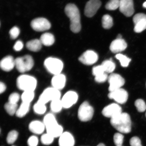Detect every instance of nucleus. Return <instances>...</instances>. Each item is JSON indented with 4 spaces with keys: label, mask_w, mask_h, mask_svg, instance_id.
<instances>
[{
    "label": "nucleus",
    "mask_w": 146,
    "mask_h": 146,
    "mask_svg": "<svg viewBox=\"0 0 146 146\" xmlns=\"http://www.w3.org/2000/svg\"><path fill=\"white\" fill-rule=\"evenodd\" d=\"M15 67L18 72L25 73L32 69L34 65V61L31 56L26 55L15 59Z\"/></svg>",
    "instance_id": "nucleus-6"
},
{
    "label": "nucleus",
    "mask_w": 146,
    "mask_h": 146,
    "mask_svg": "<svg viewBox=\"0 0 146 146\" xmlns=\"http://www.w3.org/2000/svg\"><path fill=\"white\" fill-rule=\"evenodd\" d=\"M20 98L19 94L17 93L14 92L11 94L9 98V101L14 104H17Z\"/></svg>",
    "instance_id": "nucleus-40"
},
{
    "label": "nucleus",
    "mask_w": 146,
    "mask_h": 146,
    "mask_svg": "<svg viewBox=\"0 0 146 146\" xmlns=\"http://www.w3.org/2000/svg\"><path fill=\"white\" fill-rule=\"evenodd\" d=\"M4 108L7 113L11 116L16 114L18 108L17 104L9 102L5 104Z\"/></svg>",
    "instance_id": "nucleus-26"
},
{
    "label": "nucleus",
    "mask_w": 146,
    "mask_h": 146,
    "mask_svg": "<svg viewBox=\"0 0 146 146\" xmlns=\"http://www.w3.org/2000/svg\"><path fill=\"white\" fill-rule=\"evenodd\" d=\"M47 133L54 138L60 137L63 134V128L59 125L54 115L52 113L46 114L43 119Z\"/></svg>",
    "instance_id": "nucleus-3"
},
{
    "label": "nucleus",
    "mask_w": 146,
    "mask_h": 146,
    "mask_svg": "<svg viewBox=\"0 0 146 146\" xmlns=\"http://www.w3.org/2000/svg\"><path fill=\"white\" fill-rule=\"evenodd\" d=\"M134 24V31L137 33L143 31L146 29V15L143 13H138L133 18Z\"/></svg>",
    "instance_id": "nucleus-12"
},
{
    "label": "nucleus",
    "mask_w": 146,
    "mask_h": 146,
    "mask_svg": "<svg viewBox=\"0 0 146 146\" xmlns=\"http://www.w3.org/2000/svg\"><path fill=\"white\" fill-rule=\"evenodd\" d=\"M34 96V91H23L21 96V99L22 100L23 102L30 104L33 100Z\"/></svg>",
    "instance_id": "nucleus-29"
},
{
    "label": "nucleus",
    "mask_w": 146,
    "mask_h": 146,
    "mask_svg": "<svg viewBox=\"0 0 146 146\" xmlns=\"http://www.w3.org/2000/svg\"><path fill=\"white\" fill-rule=\"evenodd\" d=\"M110 123L119 132L128 134L131 131V120L130 116L126 113L121 114L111 118Z\"/></svg>",
    "instance_id": "nucleus-1"
},
{
    "label": "nucleus",
    "mask_w": 146,
    "mask_h": 146,
    "mask_svg": "<svg viewBox=\"0 0 146 146\" xmlns=\"http://www.w3.org/2000/svg\"><path fill=\"white\" fill-rule=\"evenodd\" d=\"M106 73L103 67L101 65L94 67L92 69V74L95 76L100 75Z\"/></svg>",
    "instance_id": "nucleus-38"
},
{
    "label": "nucleus",
    "mask_w": 146,
    "mask_h": 146,
    "mask_svg": "<svg viewBox=\"0 0 146 146\" xmlns=\"http://www.w3.org/2000/svg\"><path fill=\"white\" fill-rule=\"evenodd\" d=\"M120 0H110L106 5L107 10H115L119 8Z\"/></svg>",
    "instance_id": "nucleus-33"
},
{
    "label": "nucleus",
    "mask_w": 146,
    "mask_h": 146,
    "mask_svg": "<svg viewBox=\"0 0 146 146\" xmlns=\"http://www.w3.org/2000/svg\"><path fill=\"white\" fill-rule=\"evenodd\" d=\"M20 33L19 28L17 27H14L11 29L9 34L12 39H15L19 35Z\"/></svg>",
    "instance_id": "nucleus-39"
},
{
    "label": "nucleus",
    "mask_w": 146,
    "mask_h": 146,
    "mask_svg": "<svg viewBox=\"0 0 146 146\" xmlns=\"http://www.w3.org/2000/svg\"><path fill=\"white\" fill-rule=\"evenodd\" d=\"M110 92L121 88L125 83V80L119 74H111L108 78Z\"/></svg>",
    "instance_id": "nucleus-9"
},
{
    "label": "nucleus",
    "mask_w": 146,
    "mask_h": 146,
    "mask_svg": "<svg viewBox=\"0 0 146 146\" xmlns=\"http://www.w3.org/2000/svg\"><path fill=\"white\" fill-rule=\"evenodd\" d=\"M101 65L105 72L109 73L113 72L116 67L115 64L111 60H105L103 62Z\"/></svg>",
    "instance_id": "nucleus-28"
},
{
    "label": "nucleus",
    "mask_w": 146,
    "mask_h": 146,
    "mask_svg": "<svg viewBox=\"0 0 146 146\" xmlns=\"http://www.w3.org/2000/svg\"><path fill=\"white\" fill-rule=\"evenodd\" d=\"M44 66L47 70L54 76L61 74L64 66L61 60L53 57H49L46 59Z\"/></svg>",
    "instance_id": "nucleus-5"
},
{
    "label": "nucleus",
    "mask_w": 146,
    "mask_h": 146,
    "mask_svg": "<svg viewBox=\"0 0 146 146\" xmlns=\"http://www.w3.org/2000/svg\"><path fill=\"white\" fill-rule=\"evenodd\" d=\"M97 146H106L103 143H100Z\"/></svg>",
    "instance_id": "nucleus-47"
},
{
    "label": "nucleus",
    "mask_w": 146,
    "mask_h": 146,
    "mask_svg": "<svg viewBox=\"0 0 146 146\" xmlns=\"http://www.w3.org/2000/svg\"><path fill=\"white\" fill-rule=\"evenodd\" d=\"M29 128L31 132L36 134H42L45 129L43 122L39 120H35L31 122L29 124Z\"/></svg>",
    "instance_id": "nucleus-22"
},
{
    "label": "nucleus",
    "mask_w": 146,
    "mask_h": 146,
    "mask_svg": "<svg viewBox=\"0 0 146 146\" xmlns=\"http://www.w3.org/2000/svg\"><path fill=\"white\" fill-rule=\"evenodd\" d=\"M50 109L54 113H59L63 108L61 100H56L51 102Z\"/></svg>",
    "instance_id": "nucleus-27"
},
{
    "label": "nucleus",
    "mask_w": 146,
    "mask_h": 146,
    "mask_svg": "<svg viewBox=\"0 0 146 146\" xmlns=\"http://www.w3.org/2000/svg\"><path fill=\"white\" fill-rule=\"evenodd\" d=\"M18 133L17 131L13 130L8 133L7 137V141L9 144H12L14 143L17 139Z\"/></svg>",
    "instance_id": "nucleus-34"
},
{
    "label": "nucleus",
    "mask_w": 146,
    "mask_h": 146,
    "mask_svg": "<svg viewBox=\"0 0 146 146\" xmlns=\"http://www.w3.org/2000/svg\"><path fill=\"white\" fill-rule=\"evenodd\" d=\"M0 66L3 70L6 72H10L15 67V59L11 56H5L1 60Z\"/></svg>",
    "instance_id": "nucleus-18"
},
{
    "label": "nucleus",
    "mask_w": 146,
    "mask_h": 146,
    "mask_svg": "<svg viewBox=\"0 0 146 146\" xmlns=\"http://www.w3.org/2000/svg\"><path fill=\"white\" fill-rule=\"evenodd\" d=\"M115 58L119 60L121 66L123 67H127L128 66L131 59L124 55L121 54H116Z\"/></svg>",
    "instance_id": "nucleus-32"
},
{
    "label": "nucleus",
    "mask_w": 146,
    "mask_h": 146,
    "mask_svg": "<svg viewBox=\"0 0 146 146\" xmlns=\"http://www.w3.org/2000/svg\"><path fill=\"white\" fill-rule=\"evenodd\" d=\"M61 97L60 90L52 87H50L45 89L43 91L38 100L46 104L48 102L60 99Z\"/></svg>",
    "instance_id": "nucleus-7"
},
{
    "label": "nucleus",
    "mask_w": 146,
    "mask_h": 146,
    "mask_svg": "<svg viewBox=\"0 0 146 146\" xmlns=\"http://www.w3.org/2000/svg\"></svg>",
    "instance_id": "nucleus-50"
},
{
    "label": "nucleus",
    "mask_w": 146,
    "mask_h": 146,
    "mask_svg": "<svg viewBox=\"0 0 146 146\" xmlns=\"http://www.w3.org/2000/svg\"><path fill=\"white\" fill-rule=\"evenodd\" d=\"M135 105L139 112H143L146 110V105L143 100L140 99L137 100L135 102Z\"/></svg>",
    "instance_id": "nucleus-36"
},
{
    "label": "nucleus",
    "mask_w": 146,
    "mask_h": 146,
    "mask_svg": "<svg viewBox=\"0 0 146 146\" xmlns=\"http://www.w3.org/2000/svg\"><path fill=\"white\" fill-rule=\"evenodd\" d=\"M127 47V44L125 40L116 39L111 43L110 49L114 53H117L125 50Z\"/></svg>",
    "instance_id": "nucleus-19"
},
{
    "label": "nucleus",
    "mask_w": 146,
    "mask_h": 146,
    "mask_svg": "<svg viewBox=\"0 0 146 146\" xmlns=\"http://www.w3.org/2000/svg\"></svg>",
    "instance_id": "nucleus-52"
},
{
    "label": "nucleus",
    "mask_w": 146,
    "mask_h": 146,
    "mask_svg": "<svg viewBox=\"0 0 146 146\" xmlns=\"http://www.w3.org/2000/svg\"><path fill=\"white\" fill-rule=\"evenodd\" d=\"M23 47V42L21 40H18L14 45L13 48L16 51H20L22 50Z\"/></svg>",
    "instance_id": "nucleus-44"
},
{
    "label": "nucleus",
    "mask_w": 146,
    "mask_h": 146,
    "mask_svg": "<svg viewBox=\"0 0 146 146\" xmlns=\"http://www.w3.org/2000/svg\"><path fill=\"white\" fill-rule=\"evenodd\" d=\"M108 96L110 99L114 100L118 103L123 104L127 101L128 94L125 89L120 88L110 92Z\"/></svg>",
    "instance_id": "nucleus-11"
},
{
    "label": "nucleus",
    "mask_w": 146,
    "mask_h": 146,
    "mask_svg": "<svg viewBox=\"0 0 146 146\" xmlns=\"http://www.w3.org/2000/svg\"><path fill=\"white\" fill-rule=\"evenodd\" d=\"M119 9L126 17H131L134 12L133 0H120Z\"/></svg>",
    "instance_id": "nucleus-17"
},
{
    "label": "nucleus",
    "mask_w": 146,
    "mask_h": 146,
    "mask_svg": "<svg viewBox=\"0 0 146 146\" xmlns=\"http://www.w3.org/2000/svg\"><path fill=\"white\" fill-rule=\"evenodd\" d=\"M129 143L131 146H142L141 140L137 137H133L131 138Z\"/></svg>",
    "instance_id": "nucleus-42"
},
{
    "label": "nucleus",
    "mask_w": 146,
    "mask_h": 146,
    "mask_svg": "<svg viewBox=\"0 0 146 146\" xmlns=\"http://www.w3.org/2000/svg\"><path fill=\"white\" fill-rule=\"evenodd\" d=\"M42 45L40 39H35L27 42L26 46L29 50L32 52H37L40 50Z\"/></svg>",
    "instance_id": "nucleus-24"
},
{
    "label": "nucleus",
    "mask_w": 146,
    "mask_h": 146,
    "mask_svg": "<svg viewBox=\"0 0 146 146\" xmlns=\"http://www.w3.org/2000/svg\"><path fill=\"white\" fill-rule=\"evenodd\" d=\"M102 26L106 29H110L113 26V20L112 17L109 15H104L102 19Z\"/></svg>",
    "instance_id": "nucleus-30"
},
{
    "label": "nucleus",
    "mask_w": 146,
    "mask_h": 146,
    "mask_svg": "<svg viewBox=\"0 0 146 146\" xmlns=\"http://www.w3.org/2000/svg\"><path fill=\"white\" fill-rule=\"evenodd\" d=\"M97 54L94 51L88 50L84 53L78 59L79 61L84 64L90 65L96 63L98 61Z\"/></svg>",
    "instance_id": "nucleus-15"
},
{
    "label": "nucleus",
    "mask_w": 146,
    "mask_h": 146,
    "mask_svg": "<svg viewBox=\"0 0 146 146\" xmlns=\"http://www.w3.org/2000/svg\"><path fill=\"white\" fill-rule=\"evenodd\" d=\"M102 5L100 0H90L85 7V15L88 17H91L96 14Z\"/></svg>",
    "instance_id": "nucleus-13"
},
{
    "label": "nucleus",
    "mask_w": 146,
    "mask_h": 146,
    "mask_svg": "<svg viewBox=\"0 0 146 146\" xmlns=\"http://www.w3.org/2000/svg\"><path fill=\"white\" fill-rule=\"evenodd\" d=\"M31 27L37 32H43L49 30L51 25L50 22L46 18H38L33 20L31 23Z\"/></svg>",
    "instance_id": "nucleus-10"
},
{
    "label": "nucleus",
    "mask_w": 146,
    "mask_h": 146,
    "mask_svg": "<svg viewBox=\"0 0 146 146\" xmlns=\"http://www.w3.org/2000/svg\"><path fill=\"white\" fill-rule=\"evenodd\" d=\"M42 44L49 46L53 44L55 38L53 35L49 33H46L42 35L40 39Z\"/></svg>",
    "instance_id": "nucleus-23"
},
{
    "label": "nucleus",
    "mask_w": 146,
    "mask_h": 146,
    "mask_svg": "<svg viewBox=\"0 0 146 146\" xmlns=\"http://www.w3.org/2000/svg\"></svg>",
    "instance_id": "nucleus-51"
},
{
    "label": "nucleus",
    "mask_w": 146,
    "mask_h": 146,
    "mask_svg": "<svg viewBox=\"0 0 146 146\" xmlns=\"http://www.w3.org/2000/svg\"><path fill=\"white\" fill-rule=\"evenodd\" d=\"M124 139V136L120 133H115L113 137L114 142L116 146H122Z\"/></svg>",
    "instance_id": "nucleus-37"
},
{
    "label": "nucleus",
    "mask_w": 146,
    "mask_h": 146,
    "mask_svg": "<svg viewBox=\"0 0 146 146\" xmlns=\"http://www.w3.org/2000/svg\"><path fill=\"white\" fill-rule=\"evenodd\" d=\"M59 146H74L75 144L74 137L70 133L63 132L59 137Z\"/></svg>",
    "instance_id": "nucleus-21"
},
{
    "label": "nucleus",
    "mask_w": 146,
    "mask_h": 146,
    "mask_svg": "<svg viewBox=\"0 0 146 146\" xmlns=\"http://www.w3.org/2000/svg\"><path fill=\"white\" fill-rule=\"evenodd\" d=\"M66 82V76L62 74L54 75L51 81L52 87L59 90L65 87Z\"/></svg>",
    "instance_id": "nucleus-20"
},
{
    "label": "nucleus",
    "mask_w": 146,
    "mask_h": 146,
    "mask_svg": "<svg viewBox=\"0 0 146 146\" xmlns=\"http://www.w3.org/2000/svg\"><path fill=\"white\" fill-rule=\"evenodd\" d=\"M145 116H146V113H145Z\"/></svg>",
    "instance_id": "nucleus-49"
},
{
    "label": "nucleus",
    "mask_w": 146,
    "mask_h": 146,
    "mask_svg": "<svg viewBox=\"0 0 146 146\" xmlns=\"http://www.w3.org/2000/svg\"><path fill=\"white\" fill-rule=\"evenodd\" d=\"M94 109L88 102H84L80 105L78 111V117L81 121L86 122L90 121L93 117Z\"/></svg>",
    "instance_id": "nucleus-8"
},
{
    "label": "nucleus",
    "mask_w": 146,
    "mask_h": 146,
    "mask_svg": "<svg viewBox=\"0 0 146 146\" xmlns=\"http://www.w3.org/2000/svg\"><path fill=\"white\" fill-rule=\"evenodd\" d=\"M143 6L144 8H146V1L143 3Z\"/></svg>",
    "instance_id": "nucleus-48"
},
{
    "label": "nucleus",
    "mask_w": 146,
    "mask_h": 146,
    "mask_svg": "<svg viewBox=\"0 0 146 146\" xmlns=\"http://www.w3.org/2000/svg\"><path fill=\"white\" fill-rule=\"evenodd\" d=\"M54 138V137L47 133L41 136V141L43 145H50L53 142Z\"/></svg>",
    "instance_id": "nucleus-35"
},
{
    "label": "nucleus",
    "mask_w": 146,
    "mask_h": 146,
    "mask_svg": "<svg viewBox=\"0 0 146 146\" xmlns=\"http://www.w3.org/2000/svg\"><path fill=\"white\" fill-rule=\"evenodd\" d=\"M17 87L23 91H34L37 86V81L33 76L23 74L18 77L16 81Z\"/></svg>",
    "instance_id": "nucleus-4"
},
{
    "label": "nucleus",
    "mask_w": 146,
    "mask_h": 146,
    "mask_svg": "<svg viewBox=\"0 0 146 146\" xmlns=\"http://www.w3.org/2000/svg\"><path fill=\"white\" fill-rule=\"evenodd\" d=\"M117 39H122V36L121 35H118V36H117Z\"/></svg>",
    "instance_id": "nucleus-46"
},
{
    "label": "nucleus",
    "mask_w": 146,
    "mask_h": 146,
    "mask_svg": "<svg viewBox=\"0 0 146 146\" xmlns=\"http://www.w3.org/2000/svg\"><path fill=\"white\" fill-rule=\"evenodd\" d=\"M30 104L23 102L18 108L16 116L19 118H22L26 115L30 110Z\"/></svg>",
    "instance_id": "nucleus-25"
},
{
    "label": "nucleus",
    "mask_w": 146,
    "mask_h": 146,
    "mask_svg": "<svg viewBox=\"0 0 146 146\" xmlns=\"http://www.w3.org/2000/svg\"><path fill=\"white\" fill-rule=\"evenodd\" d=\"M38 139L35 136H31L27 140V144L29 146H37L38 144Z\"/></svg>",
    "instance_id": "nucleus-41"
},
{
    "label": "nucleus",
    "mask_w": 146,
    "mask_h": 146,
    "mask_svg": "<svg viewBox=\"0 0 146 146\" xmlns=\"http://www.w3.org/2000/svg\"><path fill=\"white\" fill-rule=\"evenodd\" d=\"M78 98L76 92L72 91H68L64 95L61 100L63 108H70L76 103Z\"/></svg>",
    "instance_id": "nucleus-14"
},
{
    "label": "nucleus",
    "mask_w": 146,
    "mask_h": 146,
    "mask_svg": "<svg viewBox=\"0 0 146 146\" xmlns=\"http://www.w3.org/2000/svg\"><path fill=\"white\" fill-rule=\"evenodd\" d=\"M6 86L5 84L3 82H1L0 83V92L1 94H2L6 90Z\"/></svg>",
    "instance_id": "nucleus-45"
},
{
    "label": "nucleus",
    "mask_w": 146,
    "mask_h": 146,
    "mask_svg": "<svg viewBox=\"0 0 146 146\" xmlns=\"http://www.w3.org/2000/svg\"><path fill=\"white\" fill-rule=\"evenodd\" d=\"M108 78L107 74L105 73L100 75L95 76V80L98 83H102L106 81Z\"/></svg>",
    "instance_id": "nucleus-43"
},
{
    "label": "nucleus",
    "mask_w": 146,
    "mask_h": 146,
    "mask_svg": "<svg viewBox=\"0 0 146 146\" xmlns=\"http://www.w3.org/2000/svg\"><path fill=\"white\" fill-rule=\"evenodd\" d=\"M45 105L38 100L34 106L33 109L35 112L39 115L45 113L46 110V107Z\"/></svg>",
    "instance_id": "nucleus-31"
},
{
    "label": "nucleus",
    "mask_w": 146,
    "mask_h": 146,
    "mask_svg": "<svg viewBox=\"0 0 146 146\" xmlns=\"http://www.w3.org/2000/svg\"><path fill=\"white\" fill-rule=\"evenodd\" d=\"M65 12L70 19L71 31L75 33L79 32L81 25L80 13L78 7L74 4L69 3L66 6Z\"/></svg>",
    "instance_id": "nucleus-2"
},
{
    "label": "nucleus",
    "mask_w": 146,
    "mask_h": 146,
    "mask_svg": "<svg viewBox=\"0 0 146 146\" xmlns=\"http://www.w3.org/2000/svg\"><path fill=\"white\" fill-rule=\"evenodd\" d=\"M122 113L121 108L117 104H112L103 109L102 113L106 117L111 118L115 117Z\"/></svg>",
    "instance_id": "nucleus-16"
}]
</instances>
